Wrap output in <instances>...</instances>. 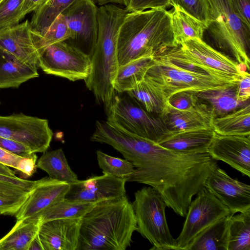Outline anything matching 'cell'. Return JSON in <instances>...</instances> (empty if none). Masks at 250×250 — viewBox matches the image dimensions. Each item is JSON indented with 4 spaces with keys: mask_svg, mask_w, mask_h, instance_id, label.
<instances>
[{
    "mask_svg": "<svg viewBox=\"0 0 250 250\" xmlns=\"http://www.w3.org/2000/svg\"><path fill=\"white\" fill-rule=\"evenodd\" d=\"M134 167L123 179L148 185L162 195L167 207L185 217L194 196L205 187L217 161L208 152L183 154L137 137L131 143L127 157Z\"/></svg>",
    "mask_w": 250,
    "mask_h": 250,
    "instance_id": "cell-1",
    "label": "cell"
},
{
    "mask_svg": "<svg viewBox=\"0 0 250 250\" xmlns=\"http://www.w3.org/2000/svg\"><path fill=\"white\" fill-rule=\"evenodd\" d=\"M136 230L126 195L98 202L82 218L77 250H125Z\"/></svg>",
    "mask_w": 250,
    "mask_h": 250,
    "instance_id": "cell-2",
    "label": "cell"
},
{
    "mask_svg": "<svg viewBox=\"0 0 250 250\" xmlns=\"http://www.w3.org/2000/svg\"><path fill=\"white\" fill-rule=\"evenodd\" d=\"M128 12L125 8L114 4L101 5L98 9L97 40L91 58L90 73L84 81L96 100L106 109L115 94L114 83L119 67L118 34Z\"/></svg>",
    "mask_w": 250,
    "mask_h": 250,
    "instance_id": "cell-3",
    "label": "cell"
},
{
    "mask_svg": "<svg viewBox=\"0 0 250 250\" xmlns=\"http://www.w3.org/2000/svg\"><path fill=\"white\" fill-rule=\"evenodd\" d=\"M176 44L170 12L165 9L128 12L118 34L119 66Z\"/></svg>",
    "mask_w": 250,
    "mask_h": 250,
    "instance_id": "cell-4",
    "label": "cell"
},
{
    "mask_svg": "<svg viewBox=\"0 0 250 250\" xmlns=\"http://www.w3.org/2000/svg\"><path fill=\"white\" fill-rule=\"evenodd\" d=\"M212 21L206 31L220 52L250 70V27L234 13L229 0H210Z\"/></svg>",
    "mask_w": 250,
    "mask_h": 250,
    "instance_id": "cell-5",
    "label": "cell"
},
{
    "mask_svg": "<svg viewBox=\"0 0 250 250\" xmlns=\"http://www.w3.org/2000/svg\"><path fill=\"white\" fill-rule=\"evenodd\" d=\"M154 63L147 70L146 80L167 101L173 94L183 91L196 92L235 85L211 75L197 73L179 66L158 54L153 55Z\"/></svg>",
    "mask_w": 250,
    "mask_h": 250,
    "instance_id": "cell-6",
    "label": "cell"
},
{
    "mask_svg": "<svg viewBox=\"0 0 250 250\" xmlns=\"http://www.w3.org/2000/svg\"><path fill=\"white\" fill-rule=\"evenodd\" d=\"M132 205L137 230L153 245L151 250H173L174 239L166 220L167 207L161 194L154 188L144 187L135 193Z\"/></svg>",
    "mask_w": 250,
    "mask_h": 250,
    "instance_id": "cell-7",
    "label": "cell"
},
{
    "mask_svg": "<svg viewBox=\"0 0 250 250\" xmlns=\"http://www.w3.org/2000/svg\"><path fill=\"white\" fill-rule=\"evenodd\" d=\"M107 110V123L155 143L169 131L159 115L149 113L128 95L114 94Z\"/></svg>",
    "mask_w": 250,
    "mask_h": 250,
    "instance_id": "cell-8",
    "label": "cell"
},
{
    "mask_svg": "<svg viewBox=\"0 0 250 250\" xmlns=\"http://www.w3.org/2000/svg\"><path fill=\"white\" fill-rule=\"evenodd\" d=\"M38 66L47 74L66 78L71 81L83 80L89 76L91 58L71 46L65 41L42 45L37 41Z\"/></svg>",
    "mask_w": 250,
    "mask_h": 250,
    "instance_id": "cell-9",
    "label": "cell"
},
{
    "mask_svg": "<svg viewBox=\"0 0 250 250\" xmlns=\"http://www.w3.org/2000/svg\"><path fill=\"white\" fill-rule=\"evenodd\" d=\"M234 215L207 188L196 195L190 204L179 235L174 239L173 250H185L202 230L218 219Z\"/></svg>",
    "mask_w": 250,
    "mask_h": 250,
    "instance_id": "cell-10",
    "label": "cell"
},
{
    "mask_svg": "<svg viewBox=\"0 0 250 250\" xmlns=\"http://www.w3.org/2000/svg\"><path fill=\"white\" fill-rule=\"evenodd\" d=\"M184 57L195 66L215 78L237 83L244 71L234 60L205 42L192 39L180 44Z\"/></svg>",
    "mask_w": 250,
    "mask_h": 250,
    "instance_id": "cell-11",
    "label": "cell"
},
{
    "mask_svg": "<svg viewBox=\"0 0 250 250\" xmlns=\"http://www.w3.org/2000/svg\"><path fill=\"white\" fill-rule=\"evenodd\" d=\"M98 9L93 0H78L62 13L70 32L65 42L90 58L98 37Z\"/></svg>",
    "mask_w": 250,
    "mask_h": 250,
    "instance_id": "cell-12",
    "label": "cell"
},
{
    "mask_svg": "<svg viewBox=\"0 0 250 250\" xmlns=\"http://www.w3.org/2000/svg\"><path fill=\"white\" fill-rule=\"evenodd\" d=\"M53 135L46 119L22 113L0 116V136L24 145L33 153L46 151Z\"/></svg>",
    "mask_w": 250,
    "mask_h": 250,
    "instance_id": "cell-13",
    "label": "cell"
},
{
    "mask_svg": "<svg viewBox=\"0 0 250 250\" xmlns=\"http://www.w3.org/2000/svg\"><path fill=\"white\" fill-rule=\"evenodd\" d=\"M125 180L115 176L103 174L85 180H78L70 184L64 199L91 203L126 195Z\"/></svg>",
    "mask_w": 250,
    "mask_h": 250,
    "instance_id": "cell-14",
    "label": "cell"
},
{
    "mask_svg": "<svg viewBox=\"0 0 250 250\" xmlns=\"http://www.w3.org/2000/svg\"><path fill=\"white\" fill-rule=\"evenodd\" d=\"M205 187L233 214L250 210V186L232 178L218 166L208 177Z\"/></svg>",
    "mask_w": 250,
    "mask_h": 250,
    "instance_id": "cell-15",
    "label": "cell"
},
{
    "mask_svg": "<svg viewBox=\"0 0 250 250\" xmlns=\"http://www.w3.org/2000/svg\"><path fill=\"white\" fill-rule=\"evenodd\" d=\"M208 153L242 174L250 176V135H221L215 132Z\"/></svg>",
    "mask_w": 250,
    "mask_h": 250,
    "instance_id": "cell-16",
    "label": "cell"
},
{
    "mask_svg": "<svg viewBox=\"0 0 250 250\" xmlns=\"http://www.w3.org/2000/svg\"><path fill=\"white\" fill-rule=\"evenodd\" d=\"M70 184L44 177L38 180L34 188L15 214L17 220L34 219L42 211L64 199Z\"/></svg>",
    "mask_w": 250,
    "mask_h": 250,
    "instance_id": "cell-17",
    "label": "cell"
},
{
    "mask_svg": "<svg viewBox=\"0 0 250 250\" xmlns=\"http://www.w3.org/2000/svg\"><path fill=\"white\" fill-rule=\"evenodd\" d=\"M35 37L36 31L32 28L28 20L1 28L0 49L38 68V53L35 44Z\"/></svg>",
    "mask_w": 250,
    "mask_h": 250,
    "instance_id": "cell-18",
    "label": "cell"
},
{
    "mask_svg": "<svg viewBox=\"0 0 250 250\" xmlns=\"http://www.w3.org/2000/svg\"><path fill=\"white\" fill-rule=\"evenodd\" d=\"M82 220L60 219L42 223L38 234L43 250H77Z\"/></svg>",
    "mask_w": 250,
    "mask_h": 250,
    "instance_id": "cell-19",
    "label": "cell"
},
{
    "mask_svg": "<svg viewBox=\"0 0 250 250\" xmlns=\"http://www.w3.org/2000/svg\"><path fill=\"white\" fill-rule=\"evenodd\" d=\"M169 131H177L194 128H212L215 116L208 104L200 102L185 110L175 109L167 104L159 115Z\"/></svg>",
    "mask_w": 250,
    "mask_h": 250,
    "instance_id": "cell-20",
    "label": "cell"
},
{
    "mask_svg": "<svg viewBox=\"0 0 250 250\" xmlns=\"http://www.w3.org/2000/svg\"><path fill=\"white\" fill-rule=\"evenodd\" d=\"M215 131L212 128H200L168 131L156 144L183 154L208 152Z\"/></svg>",
    "mask_w": 250,
    "mask_h": 250,
    "instance_id": "cell-21",
    "label": "cell"
},
{
    "mask_svg": "<svg viewBox=\"0 0 250 250\" xmlns=\"http://www.w3.org/2000/svg\"><path fill=\"white\" fill-rule=\"evenodd\" d=\"M39 76L37 67L0 49V88H18L22 83Z\"/></svg>",
    "mask_w": 250,
    "mask_h": 250,
    "instance_id": "cell-22",
    "label": "cell"
},
{
    "mask_svg": "<svg viewBox=\"0 0 250 250\" xmlns=\"http://www.w3.org/2000/svg\"><path fill=\"white\" fill-rule=\"evenodd\" d=\"M224 216L200 232L187 250H228L230 217Z\"/></svg>",
    "mask_w": 250,
    "mask_h": 250,
    "instance_id": "cell-23",
    "label": "cell"
},
{
    "mask_svg": "<svg viewBox=\"0 0 250 250\" xmlns=\"http://www.w3.org/2000/svg\"><path fill=\"white\" fill-rule=\"evenodd\" d=\"M154 63L153 56H146L119 66L114 83L115 91L127 92L145 78L148 68Z\"/></svg>",
    "mask_w": 250,
    "mask_h": 250,
    "instance_id": "cell-24",
    "label": "cell"
},
{
    "mask_svg": "<svg viewBox=\"0 0 250 250\" xmlns=\"http://www.w3.org/2000/svg\"><path fill=\"white\" fill-rule=\"evenodd\" d=\"M236 84L221 88L196 92V95L200 102L212 107L215 117L222 116L250 102L242 103L239 101L236 93Z\"/></svg>",
    "mask_w": 250,
    "mask_h": 250,
    "instance_id": "cell-25",
    "label": "cell"
},
{
    "mask_svg": "<svg viewBox=\"0 0 250 250\" xmlns=\"http://www.w3.org/2000/svg\"><path fill=\"white\" fill-rule=\"evenodd\" d=\"M41 224L39 219L17 220L9 232L0 239V250H28Z\"/></svg>",
    "mask_w": 250,
    "mask_h": 250,
    "instance_id": "cell-26",
    "label": "cell"
},
{
    "mask_svg": "<svg viewBox=\"0 0 250 250\" xmlns=\"http://www.w3.org/2000/svg\"><path fill=\"white\" fill-rule=\"evenodd\" d=\"M215 132L221 135H250V104L225 115L215 117L212 123Z\"/></svg>",
    "mask_w": 250,
    "mask_h": 250,
    "instance_id": "cell-27",
    "label": "cell"
},
{
    "mask_svg": "<svg viewBox=\"0 0 250 250\" xmlns=\"http://www.w3.org/2000/svg\"><path fill=\"white\" fill-rule=\"evenodd\" d=\"M37 167L46 172L52 179L69 184L79 180L69 166L61 148L44 152L37 161Z\"/></svg>",
    "mask_w": 250,
    "mask_h": 250,
    "instance_id": "cell-28",
    "label": "cell"
},
{
    "mask_svg": "<svg viewBox=\"0 0 250 250\" xmlns=\"http://www.w3.org/2000/svg\"><path fill=\"white\" fill-rule=\"evenodd\" d=\"M171 25L176 44L192 39L203 40L206 25L177 7L170 12Z\"/></svg>",
    "mask_w": 250,
    "mask_h": 250,
    "instance_id": "cell-29",
    "label": "cell"
},
{
    "mask_svg": "<svg viewBox=\"0 0 250 250\" xmlns=\"http://www.w3.org/2000/svg\"><path fill=\"white\" fill-rule=\"evenodd\" d=\"M95 204L63 199L44 209L34 219H39L42 224L55 219L83 218Z\"/></svg>",
    "mask_w": 250,
    "mask_h": 250,
    "instance_id": "cell-30",
    "label": "cell"
},
{
    "mask_svg": "<svg viewBox=\"0 0 250 250\" xmlns=\"http://www.w3.org/2000/svg\"><path fill=\"white\" fill-rule=\"evenodd\" d=\"M126 93L146 110L155 115H160L167 104V100L145 78Z\"/></svg>",
    "mask_w": 250,
    "mask_h": 250,
    "instance_id": "cell-31",
    "label": "cell"
},
{
    "mask_svg": "<svg viewBox=\"0 0 250 250\" xmlns=\"http://www.w3.org/2000/svg\"><path fill=\"white\" fill-rule=\"evenodd\" d=\"M78 0H46L34 11L30 22L32 28L42 35L55 19Z\"/></svg>",
    "mask_w": 250,
    "mask_h": 250,
    "instance_id": "cell-32",
    "label": "cell"
},
{
    "mask_svg": "<svg viewBox=\"0 0 250 250\" xmlns=\"http://www.w3.org/2000/svg\"><path fill=\"white\" fill-rule=\"evenodd\" d=\"M228 250H250V210L231 215Z\"/></svg>",
    "mask_w": 250,
    "mask_h": 250,
    "instance_id": "cell-33",
    "label": "cell"
},
{
    "mask_svg": "<svg viewBox=\"0 0 250 250\" xmlns=\"http://www.w3.org/2000/svg\"><path fill=\"white\" fill-rule=\"evenodd\" d=\"M31 191L0 181V213L2 215H15Z\"/></svg>",
    "mask_w": 250,
    "mask_h": 250,
    "instance_id": "cell-34",
    "label": "cell"
},
{
    "mask_svg": "<svg viewBox=\"0 0 250 250\" xmlns=\"http://www.w3.org/2000/svg\"><path fill=\"white\" fill-rule=\"evenodd\" d=\"M169 5L201 21L207 28L213 20L210 0H169Z\"/></svg>",
    "mask_w": 250,
    "mask_h": 250,
    "instance_id": "cell-35",
    "label": "cell"
},
{
    "mask_svg": "<svg viewBox=\"0 0 250 250\" xmlns=\"http://www.w3.org/2000/svg\"><path fill=\"white\" fill-rule=\"evenodd\" d=\"M97 160L103 174L124 178L131 174L134 167L129 161L110 156L101 150L96 151Z\"/></svg>",
    "mask_w": 250,
    "mask_h": 250,
    "instance_id": "cell-36",
    "label": "cell"
},
{
    "mask_svg": "<svg viewBox=\"0 0 250 250\" xmlns=\"http://www.w3.org/2000/svg\"><path fill=\"white\" fill-rule=\"evenodd\" d=\"M70 32L66 18L63 14L59 15L42 35L37 33V41L42 45H49L66 41Z\"/></svg>",
    "mask_w": 250,
    "mask_h": 250,
    "instance_id": "cell-37",
    "label": "cell"
},
{
    "mask_svg": "<svg viewBox=\"0 0 250 250\" xmlns=\"http://www.w3.org/2000/svg\"><path fill=\"white\" fill-rule=\"evenodd\" d=\"M25 0H3L0 3V29L19 23Z\"/></svg>",
    "mask_w": 250,
    "mask_h": 250,
    "instance_id": "cell-38",
    "label": "cell"
},
{
    "mask_svg": "<svg viewBox=\"0 0 250 250\" xmlns=\"http://www.w3.org/2000/svg\"><path fill=\"white\" fill-rule=\"evenodd\" d=\"M199 102L196 92L183 91L171 95L167 104L171 107L179 110L189 109Z\"/></svg>",
    "mask_w": 250,
    "mask_h": 250,
    "instance_id": "cell-39",
    "label": "cell"
},
{
    "mask_svg": "<svg viewBox=\"0 0 250 250\" xmlns=\"http://www.w3.org/2000/svg\"><path fill=\"white\" fill-rule=\"evenodd\" d=\"M169 5V0H129L125 9L131 12L147 9H166Z\"/></svg>",
    "mask_w": 250,
    "mask_h": 250,
    "instance_id": "cell-40",
    "label": "cell"
},
{
    "mask_svg": "<svg viewBox=\"0 0 250 250\" xmlns=\"http://www.w3.org/2000/svg\"><path fill=\"white\" fill-rule=\"evenodd\" d=\"M0 147L19 156L25 157L33 153L24 145L16 141L0 136Z\"/></svg>",
    "mask_w": 250,
    "mask_h": 250,
    "instance_id": "cell-41",
    "label": "cell"
},
{
    "mask_svg": "<svg viewBox=\"0 0 250 250\" xmlns=\"http://www.w3.org/2000/svg\"><path fill=\"white\" fill-rule=\"evenodd\" d=\"M234 13L250 27V0H229Z\"/></svg>",
    "mask_w": 250,
    "mask_h": 250,
    "instance_id": "cell-42",
    "label": "cell"
},
{
    "mask_svg": "<svg viewBox=\"0 0 250 250\" xmlns=\"http://www.w3.org/2000/svg\"><path fill=\"white\" fill-rule=\"evenodd\" d=\"M236 96L240 102L246 103L250 101V74L249 71H245L236 84Z\"/></svg>",
    "mask_w": 250,
    "mask_h": 250,
    "instance_id": "cell-43",
    "label": "cell"
},
{
    "mask_svg": "<svg viewBox=\"0 0 250 250\" xmlns=\"http://www.w3.org/2000/svg\"><path fill=\"white\" fill-rule=\"evenodd\" d=\"M37 160V156L35 153L29 156L23 157L19 163L17 170L24 178L29 177L36 171Z\"/></svg>",
    "mask_w": 250,
    "mask_h": 250,
    "instance_id": "cell-44",
    "label": "cell"
},
{
    "mask_svg": "<svg viewBox=\"0 0 250 250\" xmlns=\"http://www.w3.org/2000/svg\"><path fill=\"white\" fill-rule=\"evenodd\" d=\"M0 181L9 183L29 191L36 187L38 180L31 181L16 177H11L0 174Z\"/></svg>",
    "mask_w": 250,
    "mask_h": 250,
    "instance_id": "cell-45",
    "label": "cell"
},
{
    "mask_svg": "<svg viewBox=\"0 0 250 250\" xmlns=\"http://www.w3.org/2000/svg\"><path fill=\"white\" fill-rule=\"evenodd\" d=\"M22 157L0 147V163L3 165L17 170Z\"/></svg>",
    "mask_w": 250,
    "mask_h": 250,
    "instance_id": "cell-46",
    "label": "cell"
},
{
    "mask_svg": "<svg viewBox=\"0 0 250 250\" xmlns=\"http://www.w3.org/2000/svg\"><path fill=\"white\" fill-rule=\"evenodd\" d=\"M46 0H25L23 4L21 16L23 18L25 15L34 12L41 6Z\"/></svg>",
    "mask_w": 250,
    "mask_h": 250,
    "instance_id": "cell-47",
    "label": "cell"
},
{
    "mask_svg": "<svg viewBox=\"0 0 250 250\" xmlns=\"http://www.w3.org/2000/svg\"><path fill=\"white\" fill-rule=\"evenodd\" d=\"M28 250H43V247L37 234L32 241Z\"/></svg>",
    "mask_w": 250,
    "mask_h": 250,
    "instance_id": "cell-48",
    "label": "cell"
},
{
    "mask_svg": "<svg viewBox=\"0 0 250 250\" xmlns=\"http://www.w3.org/2000/svg\"><path fill=\"white\" fill-rule=\"evenodd\" d=\"M100 5H103L108 3H119L125 5H127L129 0H96Z\"/></svg>",
    "mask_w": 250,
    "mask_h": 250,
    "instance_id": "cell-49",
    "label": "cell"
},
{
    "mask_svg": "<svg viewBox=\"0 0 250 250\" xmlns=\"http://www.w3.org/2000/svg\"><path fill=\"white\" fill-rule=\"evenodd\" d=\"M0 174L11 177H16L14 171L9 168V167L0 163Z\"/></svg>",
    "mask_w": 250,
    "mask_h": 250,
    "instance_id": "cell-50",
    "label": "cell"
},
{
    "mask_svg": "<svg viewBox=\"0 0 250 250\" xmlns=\"http://www.w3.org/2000/svg\"><path fill=\"white\" fill-rule=\"evenodd\" d=\"M3 0H0V3Z\"/></svg>",
    "mask_w": 250,
    "mask_h": 250,
    "instance_id": "cell-51",
    "label": "cell"
},
{
    "mask_svg": "<svg viewBox=\"0 0 250 250\" xmlns=\"http://www.w3.org/2000/svg\"><path fill=\"white\" fill-rule=\"evenodd\" d=\"M1 215H2V214L0 213V216Z\"/></svg>",
    "mask_w": 250,
    "mask_h": 250,
    "instance_id": "cell-52",
    "label": "cell"
},
{
    "mask_svg": "<svg viewBox=\"0 0 250 250\" xmlns=\"http://www.w3.org/2000/svg\"></svg>",
    "mask_w": 250,
    "mask_h": 250,
    "instance_id": "cell-53",
    "label": "cell"
}]
</instances>
